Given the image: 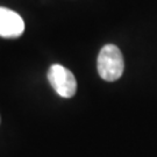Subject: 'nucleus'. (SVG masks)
<instances>
[{
	"label": "nucleus",
	"instance_id": "nucleus-1",
	"mask_svg": "<svg viewBox=\"0 0 157 157\" xmlns=\"http://www.w3.org/2000/svg\"><path fill=\"white\" fill-rule=\"evenodd\" d=\"M98 73L106 82H115L124 73L122 54L117 45L106 44L101 48L97 61Z\"/></svg>",
	"mask_w": 157,
	"mask_h": 157
},
{
	"label": "nucleus",
	"instance_id": "nucleus-2",
	"mask_svg": "<svg viewBox=\"0 0 157 157\" xmlns=\"http://www.w3.org/2000/svg\"><path fill=\"white\" fill-rule=\"evenodd\" d=\"M48 80L57 94L63 98H71L76 94L77 82L73 73L59 64L51 65L48 70Z\"/></svg>",
	"mask_w": 157,
	"mask_h": 157
},
{
	"label": "nucleus",
	"instance_id": "nucleus-3",
	"mask_svg": "<svg viewBox=\"0 0 157 157\" xmlns=\"http://www.w3.org/2000/svg\"><path fill=\"white\" fill-rule=\"evenodd\" d=\"M25 30V22L17 12L0 7V36L5 39H17Z\"/></svg>",
	"mask_w": 157,
	"mask_h": 157
}]
</instances>
